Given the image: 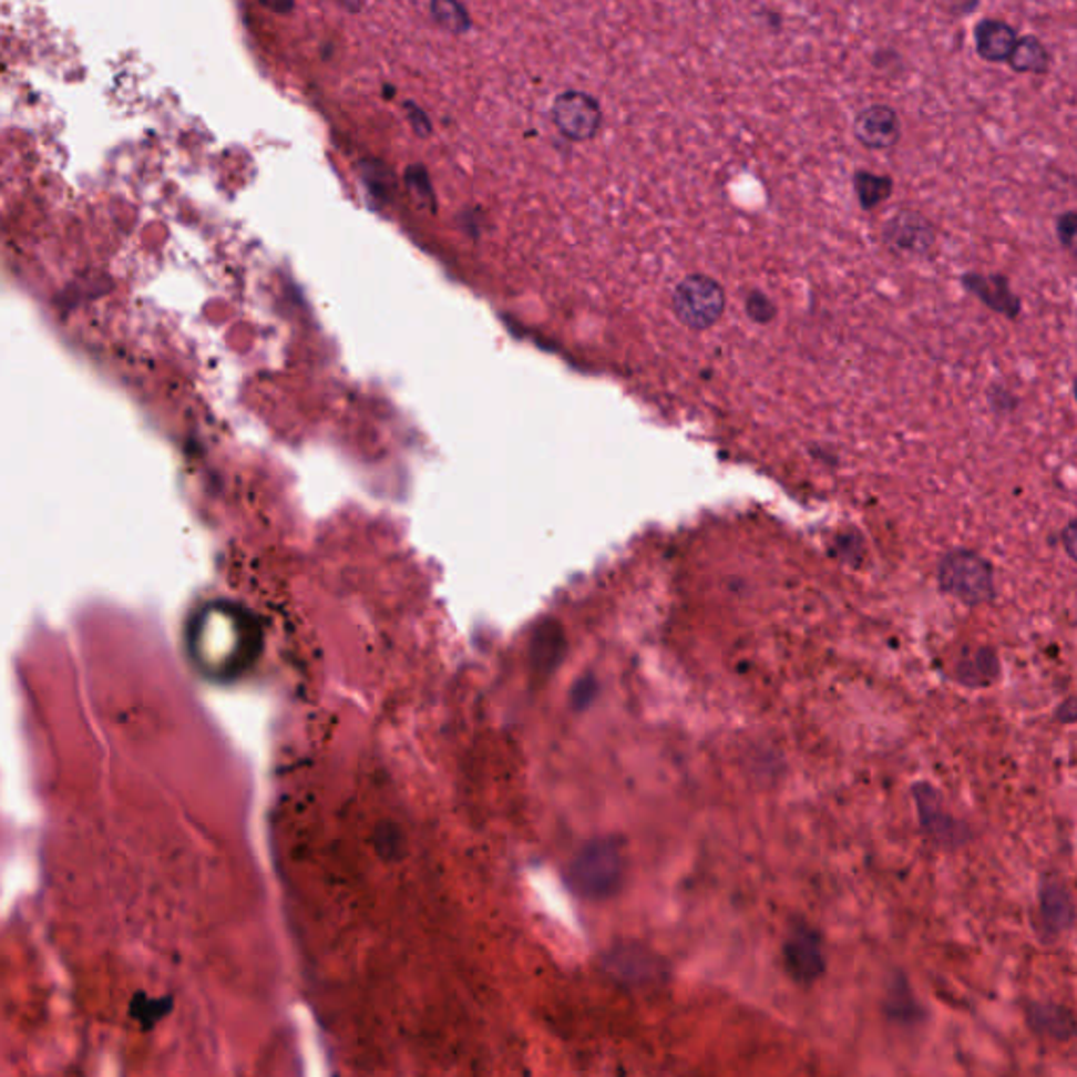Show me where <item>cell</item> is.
Wrapping results in <instances>:
<instances>
[{
	"label": "cell",
	"mask_w": 1077,
	"mask_h": 1077,
	"mask_svg": "<svg viewBox=\"0 0 1077 1077\" xmlns=\"http://www.w3.org/2000/svg\"><path fill=\"white\" fill-rule=\"evenodd\" d=\"M671 308L686 329L707 331L725 314V287L707 274H688L674 289Z\"/></svg>",
	"instance_id": "obj_1"
},
{
	"label": "cell",
	"mask_w": 1077,
	"mask_h": 1077,
	"mask_svg": "<svg viewBox=\"0 0 1077 1077\" xmlns=\"http://www.w3.org/2000/svg\"><path fill=\"white\" fill-rule=\"evenodd\" d=\"M623 857L611 842H598L583 850L571 870V882L583 896L606 899L619 891Z\"/></svg>",
	"instance_id": "obj_2"
},
{
	"label": "cell",
	"mask_w": 1077,
	"mask_h": 1077,
	"mask_svg": "<svg viewBox=\"0 0 1077 1077\" xmlns=\"http://www.w3.org/2000/svg\"><path fill=\"white\" fill-rule=\"evenodd\" d=\"M550 121L571 142H587L598 135L602 107L598 100L585 91H564L550 110Z\"/></svg>",
	"instance_id": "obj_3"
},
{
	"label": "cell",
	"mask_w": 1077,
	"mask_h": 1077,
	"mask_svg": "<svg viewBox=\"0 0 1077 1077\" xmlns=\"http://www.w3.org/2000/svg\"><path fill=\"white\" fill-rule=\"evenodd\" d=\"M884 243L896 253L922 255L933 249L936 243V229L933 224L917 211L903 208L884 226Z\"/></svg>",
	"instance_id": "obj_4"
},
{
	"label": "cell",
	"mask_w": 1077,
	"mask_h": 1077,
	"mask_svg": "<svg viewBox=\"0 0 1077 1077\" xmlns=\"http://www.w3.org/2000/svg\"><path fill=\"white\" fill-rule=\"evenodd\" d=\"M606 968L617 981L632 987L657 983V978L664 974L659 957L638 945H623L613 950L606 957Z\"/></svg>",
	"instance_id": "obj_5"
},
{
	"label": "cell",
	"mask_w": 1077,
	"mask_h": 1077,
	"mask_svg": "<svg viewBox=\"0 0 1077 1077\" xmlns=\"http://www.w3.org/2000/svg\"><path fill=\"white\" fill-rule=\"evenodd\" d=\"M854 137L870 150H891L901 140V121L891 105L873 104L859 112Z\"/></svg>",
	"instance_id": "obj_6"
},
{
	"label": "cell",
	"mask_w": 1077,
	"mask_h": 1077,
	"mask_svg": "<svg viewBox=\"0 0 1077 1077\" xmlns=\"http://www.w3.org/2000/svg\"><path fill=\"white\" fill-rule=\"evenodd\" d=\"M786 964L796 981H817L825 971V957L819 936L810 929H796L786 943Z\"/></svg>",
	"instance_id": "obj_7"
},
{
	"label": "cell",
	"mask_w": 1077,
	"mask_h": 1077,
	"mask_svg": "<svg viewBox=\"0 0 1077 1077\" xmlns=\"http://www.w3.org/2000/svg\"><path fill=\"white\" fill-rule=\"evenodd\" d=\"M1016 41H1018L1016 30L1006 21L987 18V20L978 21L976 28H974L976 53L985 62H1008Z\"/></svg>",
	"instance_id": "obj_8"
},
{
	"label": "cell",
	"mask_w": 1077,
	"mask_h": 1077,
	"mask_svg": "<svg viewBox=\"0 0 1077 1077\" xmlns=\"http://www.w3.org/2000/svg\"><path fill=\"white\" fill-rule=\"evenodd\" d=\"M945 583L953 594L964 598H976L987 589V573L973 558H957L945 571Z\"/></svg>",
	"instance_id": "obj_9"
},
{
	"label": "cell",
	"mask_w": 1077,
	"mask_h": 1077,
	"mask_svg": "<svg viewBox=\"0 0 1077 1077\" xmlns=\"http://www.w3.org/2000/svg\"><path fill=\"white\" fill-rule=\"evenodd\" d=\"M1042 917L1044 926L1053 934L1063 933L1074 924L1071 899L1057 884H1050L1042 891Z\"/></svg>",
	"instance_id": "obj_10"
},
{
	"label": "cell",
	"mask_w": 1077,
	"mask_h": 1077,
	"mask_svg": "<svg viewBox=\"0 0 1077 1077\" xmlns=\"http://www.w3.org/2000/svg\"><path fill=\"white\" fill-rule=\"evenodd\" d=\"M1029 1016H1032L1034 1027L1039 1029L1042 1034H1046V1036L1055 1037V1039H1069V1037H1074L1076 1020H1074V1015L1067 1008H1063V1006L1036 1004V1006H1032Z\"/></svg>",
	"instance_id": "obj_11"
},
{
	"label": "cell",
	"mask_w": 1077,
	"mask_h": 1077,
	"mask_svg": "<svg viewBox=\"0 0 1077 1077\" xmlns=\"http://www.w3.org/2000/svg\"><path fill=\"white\" fill-rule=\"evenodd\" d=\"M1008 63L1015 72H1020V74H1025V72L1044 74V72H1048L1050 55H1048V49L1044 47V42L1039 41L1034 34H1027V37L1016 41Z\"/></svg>",
	"instance_id": "obj_12"
},
{
	"label": "cell",
	"mask_w": 1077,
	"mask_h": 1077,
	"mask_svg": "<svg viewBox=\"0 0 1077 1077\" xmlns=\"http://www.w3.org/2000/svg\"><path fill=\"white\" fill-rule=\"evenodd\" d=\"M854 189H857L861 207L871 211V208H875L891 198L892 180L884 177V175H875L870 171H857L854 173Z\"/></svg>",
	"instance_id": "obj_13"
},
{
	"label": "cell",
	"mask_w": 1077,
	"mask_h": 1077,
	"mask_svg": "<svg viewBox=\"0 0 1077 1077\" xmlns=\"http://www.w3.org/2000/svg\"><path fill=\"white\" fill-rule=\"evenodd\" d=\"M775 306L772 301L768 299L767 295H762L760 290H753L749 297H747V314L756 320V322H762L767 325L772 318H775Z\"/></svg>",
	"instance_id": "obj_14"
},
{
	"label": "cell",
	"mask_w": 1077,
	"mask_h": 1077,
	"mask_svg": "<svg viewBox=\"0 0 1077 1077\" xmlns=\"http://www.w3.org/2000/svg\"><path fill=\"white\" fill-rule=\"evenodd\" d=\"M1057 234L1058 240L1071 249L1074 247V238H1076V215L1074 213H1067L1063 217H1058L1057 222Z\"/></svg>",
	"instance_id": "obj_15"
}]
</instances>
